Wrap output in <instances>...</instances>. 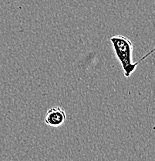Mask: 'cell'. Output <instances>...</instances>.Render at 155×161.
I'll list each match as a JSON object with an SVG mask.
<instances>
[{
    "label": "cell",
    "mask_w": 155,
    "mask_h": 161,
    "mask_svg": "<svg viewBox=\"0 0 155 161\" xmlns=\"http://www.w3.org/2000/svg\"><path fill=\"white\" fill-rule=\"evenodd\" d=\"M66 113L63 108L59 106L51 107L46 111L44 117V122L49 126L59 127L65 123Z\"/></svg>",
    "instance_id": "7a4b0ae2"
},
{
    "label": "cell",
    "mask_w": 155,
    "mask_h": 161,
    "mask_svg": "<svg viewBox=\"0 0 155 161\" xmlns=\"http://www.w3.org/2000/svg\"><path fill=\"white\" fill-rule=\"evenodd\" d=\"M110 40L112 43L116 58H117L122 66L124 76L126 78L131 77V75L135 71L137 67L141 64V62L147 58L154 51V48H153L151 51L147 53L138 61L133 62L132 56L134 46H133L132 41L129 38L122 35H116V36H111Z\"/></svg>",
    "instance_id": "6da1fadb"
}]
</instances>
